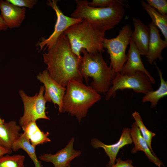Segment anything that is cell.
<instances>
[{
  "mask_svg": "<svg viewBox=\"0 0 167 167\" xmlns=\"http://www.w3.org/2000/svg\"><path fill=\"white\" fill-rule=\"evenodd\" d=\"M8 28V27L5 24L0 16V32L2 31H6Z\"/></svg>",
  "mask_w": 167,
  "mask_h": 167,
  "instance_id": "cell-30",
  "label": "cell"
},
{
  "mask_svg": "<svg viewBox=\"0 0 167 167\" xmlns=\"http://www.w3.org/2000/svg\"><path fill=\"white\" fill-rule=\"evenodd\" d=\"M141 4L148 13L152 20V22L159 28L167 41V15H163L159 13L144 1H141Z\"/></svg>",
  "mask_w": 167,
  "mask_h": 167,
  "instance_id": "cell-22",
  "label": "cell"
},
{
  "mask_svg": "<svg viewBox=\"0 0 167 167\" xmlns=\"http://www.w3.org/2000/svg\"><path fill=\"white\" fill-rule=\"evenodd\" d=\"M35 148L36 147L33 146L29 141L25 137L23 133H21L14 143L12 150L16 152L20 149H23L27 152L32 160L35 167H43L41 162L38 160L36 156Z\"/></svg>",
  "mask_w": 167,
  "mask_h": 167,
  "instance_id": "cell-21",
  "label": "cell"
},
{
  "mask_svg": "<svg viewBox=\"0 0 167 167\" xmlns=\"http://www.w3.org/2000/svg\"><path fill=\"white\" fill-rule=\"evenodd\" d=\"M117 0H93L88 1V5L92 7L98 8L107 7L117 2Z\"/></svg>",
  "mask_w": 167,
  "mask_h": 167,
  "instance_id": "cell-27",
  "label": "cell"
},
{
  "mask_svg": "<svg viewBox=\"0 0 167 167\" xmlns=\"http://www.w3.org/2000/svg\"><path fill=\"white\" fill-rule=\"evenodd\" d=\"M148 26L150 30V37L148 52L146 56L148 62L152 64L157 59L160 61L163 59L161 53L167 46V41L162 39L158 28L152 22L148 24Z\"/></svg>",
  "mask_w": 167,
  "mask_h": 167,
  "instance_id": "cell-15",
  "label": "cell"
},
{
  "mask_svg": "<svg viewBox=\"0 0 167 167\" xmlns=\"http://www.w3.org/2000/svg\"><path fill=\"white\" fill-rule=\"evenodd\" d=\"M111 84L112 86L106 93L105 99L107 101L111 97L114 98L116 92L119 89H131L135 92L145 95L153 91L152 84L149 77L145 73L139 71H136L131 75L117 73Z\"/></svg>",
  "mask_w": 167,
  "mask_h": 167,
  "instance_id": "cell-7",
  "label": "cell"
},
{
  "mask_svg": "<svg viewBox=\"0 0 167 167\" xmlns=\"http://www.w3.org/2000/svg\"><path fill=\"white\" fill-rule=\"evenodd\" d=\"M37 79L44 84L45 92L44 96L47 102H51L58 107L59 113H62L63 98L66 91L64 87L53 79L47 70L40 73Z\"/></svg>",
  "mask_w": 167,
  "mask_h": 167,
  "instance_id": "cell-10",
  "label": "cell"
},
{
  "mask_svg": "<svg viewBox=\"0 0 167 167\" xmlns=\"http://www.w3.org/2000/svg\"><path fill=\"white\" fill-rule=\"evenodd\" d=\"M25 156L20 154L0 156V167H24Z\"/></svg>",
  "mask_w": 167,
  "mask_h": 167,
  "instance_id": "cell-24",
  "label": "cell"
},
{
  "mask_svg": "<svg viewBox=\"0 0 167 167\" xmlns=\"http://www.w3.org/2000/svg\"><path fill=\"white\" fill-rule=\"evenodd\" d=\"M22 130L25 137L34 147H36L38 145L51 141V140L48 137L49 133L41 131L38 126L36 121L30 122Z\"/></svg>",
  "mask_w": 167,
  "mask_h": 167,
  "instance_id": "cell-19",
  "label": "cell"
},
{
  "mask_svg": "<svg viewBox=\"0 0 167 167\" xmlns=\"http://www.w3.org/2000/svg\"><path fill=\"white\" fill-rule=\"evenodd\" d=\"M79 64L80 74L88 84L89 78L92 79L90 86L99 93L105 94L110 87L116 73L104 60L101 53L90 54L82 49Z\"/></svg>",
  "mask_w": 167,
  "mask_h": 167,
  "instance_id": "cell-3",
  "label": "cell"
},
{
  "mask_svg": "<svg viewBox=\"0 0 167 167\" xmlns=\"http://www.w3.org/2000/svg\"><path fill=\"white\" fill-rule=\"evenodd\" d=\"M74 138L69 140L66 147L55 154L44 153L39 157L41 161L51 162L54 167H71V162L81 154L80 151L75 150L73 148Z\"/></svg>",
  "mask_w": 167,
  "mask_h": 167,
  "instance_id": "cell-11",
  "label": "cell"
},
{
  "mask_svg": "<svg viewBox=\"0 0 167 167\" xmlns=\"http://www.w3.org/2000/svg\"><path fill=\"white\" fill-rule=\"evenodd\" d=\"M12 4L19 7L32 9L37 2L36 0H6Z\"/></svg>",
  "mask_w": 167,
  "mask_h": 167,
  "instance_id": "cell-26",
  "label": "cell"
},
{
  "mask_svg": "<svg viewBox=\"0 0 167 167\" xmlns=\"http://www.w3.org/2000/svg\"><path fill=\"white\" fill-rule=\"evenodd\" d=\"M75 9L71 17L85 19L100 32L105 33L118 25L125 14L124 0H117L109 6L104 8L89 6L86 0H76Z\"/></svg>",
  "mask_w": 167,
  "mask_h": 167,
  "instance_id": "cell-2",
  "label": "cell"
},
{
  "mask_svg": "<svg viewBox=\"0 0 167 167\" xmlns=\"http://www.w3.org/2000/svg\"><path fill=\"white\" fill-rule=\"evenodd\" d=\"M153 63L159 73L160 85L157 90L149 92L145 94L142 99L143 102H150L151 103V108L155 107L159 100L167 95V81H165L163 78L162 72L157 66L156 62H154Z\"/></svg>",
  "mask_w": 167,
  "mask_h": 167,
  "instance_id": "cell-20",
  "label": "cell"
},
{
  "mask_svg": "<svg viewBox=\"0 0 167 167\" xmlns=\"http://www.w3.org/2000/svg\"></svg>",
  "mask_w": 167,
  "mask_h": 167,
  "instance_id": "cell-32",
  "label": "cell"
},
{
  "mask_svg": "<svg viewBox=\"0 0 167 167\" xmlns=\"http://www.w3.org/2000/svg\"><path fill=\"white\" fill-rule=\"evenodd\" d=\"M63 33L72 51L79 57H81L82 49L90 54L101 53L104 51L105 33L97 31L85 19L71 26Z\"/></svg>",
  "mask_w": 167,
  "mask_h": 167,
  "instance_id": "cell-5",
  "label": "cell"
},
{
  "mask_svg": "<svg viewBox=\"0 0 167 167\" xmlns=\"http://www.w3.org/2000/svg\"><path fill=\"white\" fill-rule=\"evenodd\" d=\"M132 21L134 29L131 39L141 55L146 56L150 37V28L139 19L134 18Z\"/></svg>",
  "mask_w": 167,
  "mask_h": 167,
  "instance_id": "cell-16",
  "label": "cell"
},
{
  "mask_svg": "<svg viewBox=\"0 0 167 167\" xmlns=\"http://www.w3.org/2000/svg\"><path fill=\"white\" fill-rule=\"evenodd\" d=\"M57 0H48L47 4L55 12L57 21L53 33L47 38H42L38 43L40 51L44 50L51 47L56 42L59 37L69 27L81 21L83 19H75L65 15L57 5Z\"/></svg>",
  "mask_w": 167,
  "mask_h": 167,
  "instance_id": "cell-9",
  "label": "cell"
},
{
  "mask_svg": "<svg viewBox=\"0 0 167 167\" xmlns=\"http://www.w3.org/2000/svg\"><path fill=\"white\" fill-rule=\"evenodd\" d=\"M130 135L132 143H133L134 145V147L131 151L132 153H135L138 151H143L150 162L158 167L164 166L162 162L151 151L146 142L142 137L135 122H134L131 126Z\"/></svg>",
  "mask_w": 167,
  "mask_h": 167,
  "instance_id": "cell-17",
  "label": "cell"
},
{
  "mask_svg": "<svg viewBox=\"0 0 167 167\" xmlns=\"http://www.w3.org/2000/svg\"><path fill=\"white\" fill-rule=\"evenodd\" d=\"M62 103V113L67 112L75 116L80 122L86 117L88 110L99 101L101 97L90 86L83 83L72 80L69 81Z\"/></svg>",
  "mask_w": 167,
  "mask_h": 167,
  "instance_id": "cell-4",
  "label": "cell"
},
{
  "mask_svg": "<svg viewBox=\"0 0 167 167\" xmlns=\"http://www.w3.org/2000/svg\"><path fill=\"white\" fill-rule=\"evenodd\" d=\"M147 3L155 9L160 14L167 15V1L166 0H147Z\"/></svg>",
  "mask_w": 167,
  "mask_h": 167,
  "instance_id": "cell-25",
  "label": "cell"
},
{
  "mask_svg": "<svg viewBox=\"0 0 167 167\" xmlns=\"http://www.w3.org/2000/svg\"><path fill=\"white\" fill-rule=\"evenodd\" d=\"M5 122L4 119H2L0 117V124L3 123Z\"/></svg>",
  "mask_w": 167,
  "mask_h": 167,
  "instance_id": "cell-31",
  "label": "cell"
},
{
  "mask_svg": "<svg viewBox=\"0 0 167 167\" xmlns=\"http://www.w3.org/2000/svg\"><path fill=\"white\" fill-rule=\"evenodd\" d=\"M0 16L10 28L19 27L25 19L26 8L15 6L6 0H0Z\"/></svg>",
  "mask_w": 167,
  "mask_h": 167,
  "instance_id": "cell-14",
  "label": "cell"
},
{
  "mask_svg": "<svg viewBox=\"0 0 167 167\" xmlns=\"http://www.w3.org/2000/svg\"><path fill=\"white\" fill-rule=\"evenodd\" d=\"M133 32L129 24L123 26L118 35L112 39L105 38L103 47L107 49L110 56V66L117 73H120L127 60L126 54L127 47L130 44Z\"/></svg>",
  "mask_w": 167,
  "mask_h": 167,
  "instance_id": "cell-6",
  "label": "cell"
},
{
  "mask_svg": "<svg viewBox=\"0 0 167 167\" xmlns=\"http://www.w3.org/2000/svg\"><path fill=\"white\" fill-rule=\"evenodd\" d=\"M12 152V150H9L0 145V156L6 154H10Z\"/></svg>",
  "mask_w": 167,
  "mask_h": 167,
  "instance_id": "cell-29",
  "label": "cell"
},
{
  "mask_svg": "<svg viewBox=\"0 0 167 167\" xmlns=\"http://www.w3.org/2000/svg\"><path fill=\"white\" fill-rule=\"evenodd\" d=\"M43 56L50 76L62 86L66 87L68 82L72 80L83 83L79 67L81 57L73 52L64 33Z\"/></svg>",
  "mask_w": 167,
  "mask_h": 167,
  "instance_id": "cell-1",
  "label": "cell"
},
{
  "mask_svg": "<svg viewBox=\"0 0 167 167\" xmlns=\"http://www.w3.org/2000/svg\"><path fill=\"white\" fill-rule=\"evenodd\" d=\"M132 116L142 137L146 142L151 151L154 155H156L153 151L151 145L152 139L155 136L156 134L149 131L146 127L138 112L135 111L132 114Z\"/></svg>",
  "mask_w": 167,
  "mask_h": 167,
  "instance_id": "cell-23",
  "label": "cell"
},
{
  "mask_svg": "<svg viewBox=\"0 0 167 167\" xmlns=\"http://www.w3.org/2000/svg\"><path fill=\"white\" fill-rule=\"evenodd\" d=\"M132 143L130 129L128 127L123 129L119 140L114 144H105L96 138H93L91 140V144L94 148H98L100 147L103 148L109 157V160L107 165V167H111L115 163L116 156L121 148Z\"/></svg>",
  "mask_w": 167,
  "mask_h": 167,
  "instance_id": "cell-12",
  "label": "cell"
},
{
  "mask_svg": "<svg viewBox=\"0 0 167 167\" xmlns=\"http://www.w3.org/2000/svg\"><path fill=\"white\" fill-rule=\"evenodd\" d=\"M115 163L111 167H136L133 165V161L131 159L126 161L122 160L120 158L116 159Z\"/></svg>",
  "mask_w": 167,
  "mask_h": 167,
  "instance_id": "cell-28",
  "label": "cell"
},
{
  "mask_svg": "<svg viewBox=\"0 0 167 167\" xmlns=\"http://www.w3.org/2000/svg\"><path fill=\"white\" fill-rule=\"evenodd\" d=\"M129 45L127 61L120 73L123 75H131L137 71H141L148 76L152 84H154L155 79L145 68L140 57L141 54L131 39Z\"/></svg>",
  "mask_w": 167,
  "mask_h": 167,
  "instance_id": "cell-13",
  "label": "cell"
},
{
  "mask_svg": "<svg viewBox=\"0 0 167 167\" xmlns=\"http://www.w3.org/2000/svg\"><path fill=\"white\" fill-rule=\"evenodd\" d=\"M44 86H41L38 93H36L33 96H28L24 91H19L24 106V113L19 121V125L22 129L30 122L36 121L38 119L50 120L45 112L47 102L44 96Z\"/></svg>",
  "mask_w": 167,
  "mask_h": 167,
  "instance_id": "cell-8",
  "label": "cell"
},
{
  "mask_svg": "<svg viewBox=\"0 0 167 167\" xmlns=\"http://www.w3.org/2000/svg\"><path fill=\"white\" fill-rule=\"evenodd\" d=\"M21 129L15 120L0 124V145L12 150L14 143L21 134Z\"/></svg>",
  "mask_w": 167,
  "mask_h": 167,
  "instance_id": "cell-18",
  "label": "cell"
}]
</instances>
